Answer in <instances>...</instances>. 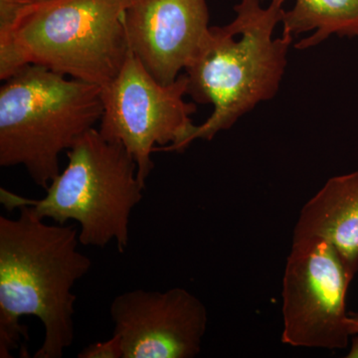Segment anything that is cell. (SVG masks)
Instances as JSON below:
<instances>
[{"label":"cell","mask_w":358,"mask_h":358,"mask_svg":"<svg viewBox=\"0 0 358 358\" xmlns=\"http://www.w3.org/2000/svg\"><path fill=\"white\" fill-rule=\"evenodd\" d=\"M17 209V218L0 216V357H13L27 339L20 320L33 315L44 327L34 357L61 358L74 343L73 288L92 261L78 250L74 225H51L29 206Z\"/></svg>","instance_id":"6da1fadb"},{"label":"cell","mask_w":358,"mask_h":358,"mask_svg":"<svg viewBox=\"0 0 358 358\" xmlns=\"http://www.w3.org/2000/svg\"><path fill=\"white\" fill-rule=\"evenodd\" d=\"M286 0H241L234 20L210 28L201 50L185 70L187 95L197 103L213 106V113L190 138L211 141L234 126L258 103L277 95L294 37L274 32L284 16Z\"/></svg>","instance_id":"7a4b0ae2"},{"label":"cell","mask_w":358,"mask_h":358,"mask_svg":"<svg viewBox=\"0 0 358 358\" xmlns=\"http://www.w3.org/2000/svg\"><path fill=\"white\" fill-rule=\"evenodd\" d=\"M131 0H47L0 14V79L38 65L105 88L129 54Z\"/></svg>","instance_id":"3957f363"},{"label":"cell","mask_w":358,"mask_h":358,"mask_svg":"<svg viewBox=\"0 0 358 358\" xmlns=\"http://www.w3.org/2000/svg\"><path fill=\"white\" fill-rule=\"evenodd\" d=\"M102 88L26 65L0 88V166L24 167L47 189L59 159L102 119Z\"/></svg>","instance_id":"277c9868"},{"label":"cell","mask_w":358,"mask_h":358,"mask_svg":"<svg viewBox=\"0 0 358 358\" xmlns=\"http://www.w3.org/2000/svg\"><path fill=\"white\" fill-rule=\"evenodd\" d=\"M68 164L42 199H28L1 188L7 209L29 206L37 217L55 223H79L80 244L103 247L117 243L124 253L129 245V219L141 203L145 186L136 160L124 145L108 141L94 128L67 152Z\"/></svg>","instance_id":"5b68a950"},{"label":"cell","mask_w":358,"mask_h":358,"mask_svg":"<svg viewBox=\"0 0 358 358\" xmlns=\"http://www.w3.org/2000/svg\"><path fill=\"white\" fill-rule=\"evenodd\" d=\"M103 110L99 131L124 145L138 166L141 185L154 169L155 152H185L196 128L192 115L196 103H187V78L173 83L155 79L131 51L117 76L102 89Z\"/></svg>","instance_id":"8992f818"},{"label":"cell","mask_w":358,"mask_h":358,"mask_svg":"<svg viewBox=\"0 0 358 358\" xmlns=\"http://www.w3.org/2000/svg\"><path fill=\"white\" fill-rule=\"evenodd\" d=\"M352 280L326 240H293L282 279V343L345 348L352 336L345 301Z\"/></svg>","instance_id":"52a82bcc"},{"label":"cell","mask_w":358,"mask_h":358,"mask_svg":"<svg viewBox=\"0 0 358 358\" xmlns=\"http://www.w3.org/2000/svg\"><path fill=\"white\" fill-rule=\"evenodd\" d=\"M110 313L122 358H193L201 352L208 315L187 289L126 292L113 300Z\"/></svg>","instance_id":"ba28073f"},{"label":"cell","mask_w":358,"mask_h":358,"mask_svg":"<svg viewBox=\"0 0 358 358\" xmlns=\"http://www.w3.org/2000/svg\"><path fill=\"white\" fill-rule=\"evenodd\" d=\"M129 50L159 83H173L208 38L206 0H131L124 15Z\"/></svg>","instance_id":"9c48e42d"},{"label":"cell","mask_w":358,"mask_h":358,"mask_svg":"<svg viewBox=\"0 0 358 358\" xmlns=\"http://www.w3.org/2000/svg\"><path fill=\"white\" fill-rule=\"evenodd\" d=\"M293 240L319 238L338 252L350 277L358 273V171L334 176L303 205Z\"/></svg>","instance_id":"30bf717a"},{"label":"cell","mask_w":358,"mask_h":358,"mask_svg":"<svg viewBox=\"0 0 358 358\" xmlns=\"http://www.w3.org/2000/svg\"><path fill=\"white\" fill-rule=\"evenodd\" d=\"M282 23V33L292 37L315 31L294 45L299 50L317 46L331 35L358 37V0H296Z\"/></svg>","instance_id":"8fae6325"},{"label":"cell","mask_w":358,"mask_h":358,"mask_svg":"<svg viewBox=\"0 0 358 358\" xmlns=\"http://www.w3.org/2000/svg\"><path fill=\"white\" fill-rule=\"evenodd\" d=\"M78 358H122L121 341L119 336L113 334L109 341L92 343L83 348Z\"/></svg>","instance_id":"7c38bea8"},{"label":"cell","mask_w":358,"mask_h":358,"mask_svg":"<svg viewBox=\"0 0 358 358\" xmlns=\"http://www.w3.org/2000/svg\"><path fill=\"white\" fill-rule=\"evenodd\" d=\"M47 0H0V14H6L15 10L20 7L31 6Z\"/></svg>","instance_id":"4fadbf2b"},{"label":"cell","mask_w":358,"mask_h":358,"mask_svg":"<svg viewBox=\"0 0 358 358\" xmlns=\"http://www.w3.org/2000/svg\"><path fill=\"white\" fill-rule=\"evenodd\" d=\"M348 327L352 336L358 334V313H348Z\"/></svg>","instance_id":"5bb4252c"},{"label":"cell","mask_w":358,"mask_h":358,"mask_svg":"<svg viewBox=\"0 0 358 358\" xmlns=\"http://www.w3.org/2000/svg\"><path fill=\"white\" fill-rule=\"evenodd\" d=\"M350 350L348 352L346 357L348 358H358V334H352L350 336Z\"/></svg>","instance_id":"9a60e30c"}]
</instances>
